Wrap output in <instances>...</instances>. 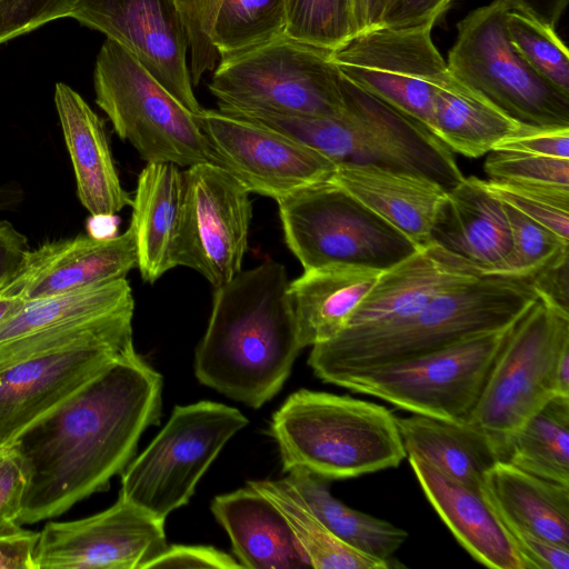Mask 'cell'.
Returning <instances> with one entry per match:
<instances>
[{
	"mask_svg": "<svg viewBox=\"0 0 569 569\" xmlns=\"http://www.w3.org/2000/svg\"><path fill=\"white\" fill-rule=\"evenodd\" d=\"M80 0H0V44L43 24L70 18Z\"/></svg>",
	"mask_w": 569,
	"mask_h": 569,
	"instance_id": "42",
	"label": "cell"
},
{
	"mask_svg": "<svg viewBox=\"0 0 569 569\" xmlns=\"http://www.w3.org/2000/svg\"><path fill=\"white\" fill-rule=\"evenodd\" d=\"M509 8L507 0H493L457 23L449 73L521 124L569 127V96L536 73L511 44Z\"/></svg>",
	"mask_w": 569,
	"mask_h": 569,
	"instance_id": "9",
	"label": "cell"
},
{
	"mask_svg": "<svg viewBox=\"0 0 569 569\" xmlns=\"http://www.w3.org/2000/svg\"><path fill=\"white\" fill-rule=\"evenodd\" d=\"M183 201V171L171 162L142 169L132 198L133 231L140 274L153 283L174 268L173 248Z\"/></svg>",
	"mask_w": 569,
	"mask_h": 569,
	"instance_id": "27",
	"label": "cell"
},
{
	"mask_svg": "<svg viewBox=\"0 0 569 569\" xmlns=\"http://www.w3.org/2000/svg\"><path fill=\"white\" fill-rule=\"evenodd\" d=\"M512 327L359 371L336 386L377 397L416 415L465 422Z\"/></svg>",
	"mask_w": 569,
	"mask_h": 569,
	"instance_id": "11",
	"label": "cell"
},
{
	"mask_svg": "<svg viewBox=\"0 0 569 569\" xmlns=\"http://www.w3.org/2000/svg\"><path fill=\"white\" fill-rule=\"evenodd\" d=\"M21 299L0 296V322L18 306Z\"/></svg>",
	"mask_w": 569,
	"mask_h": 569,
	"instance_id": "55",
	"label": "cell"
},
{
	"mask_svg": "<svg viewBox=\"0 0 569 569\" xmlns=\"http://www.w3.org/2000/svg\"><path fill=\"white\" fill-rule=\"evenodd\" d=\"M387 0H351L356 34L380 24Z\"/></svg>",
	"mask_w": 569,
	"mask_h": 569,
	"instance_id": "52",
	"label": "cell"
},
{
	"mask_svg": "<svg viewBox=\"0 0 569 569\" xmlns=\"http://www.w3.org/2000/svg\"><path fill=\"white\" fill-rule=\"evenodd\" d=\"M501 461L569 487V397L553 396L513 431Z\"/></svg>",
	"mask_w": 569,
	"mask_h": 569,
	"instance_id": "33",
	"label": "cell"
},
{
	"mask_svg": "<svg viewBox=\"0 0 569 569\" xmlns=\"http://www.w3.org/2000/svg\"><path fill=\"white\" fill-rule=\"evenodd\" d=\"M483 491L508 529L569 546V487L506 461L486 475Z\"/></svg>",
	"mask_w": 569,
	"mask_h": 569,
	"instance_id": "29",
	"label": "cell"
},
{
	"mask_svg": "<svg viewBox=\"0 0 569 569\" xmlns=\"http://www.w3.org/2000/svg\"><path fill=\"white\" fill-rule=\"evenodd\" d=\"M287 473L286 481L336 537L367 555L391 562L408 537L406 530L342 503L330 493L328 479L305 468H293Z\"/></svg>",
	"mask_w": 569,
	"mask_h": 569,
	"instance_id": "31",
	"label": "cell"
},
{
	"mask_svg": "<svg viewBox=\"0 0 569 569\" xmlns=\"http://www.w3.org/2000/svg\"><path fill=\"white\" fill-rule=\"evenodd\" d=\"M569 251L560 254L530 278L538 298L548 307L569 316Z\"/></svg>",
	"mask_w": 569,
	"mask_h": 569,
	"instance_id": "47",
	"label": "cell"
},
{
	"mask_svg": "<svg viewBox=\"0 0 569 569\" xmlns=\"http://www.w3.org/2000/svg\"><path fill=\"white\" fill-rule=\"evenodd\" d=\"M38 538L39 532L23 528L0 535V569H34Z\"/></svg>",
	"mask_w": 569,
	"mask_h": 569,
	"instance_id": "49",
	"label": "cell"
},
{
	"mask_svg": "<svg viewBox=\"0 0 569 569\" xmlns=\"http://www.w3.org/2000/svg\"><path fill=\"white\" fill-rule=\"evenodd\" d=\"M211 511L242 568L310 567L281 511L251 486L214 497Z\"/></svg>",
	"mask_w": 569,
	"mask_h": 569,
	"instance_id": "25",
	"label": "cell"
},
{
	"mask_svg": "<svg viewBox=\"0 0 569 569\" xmlns=\"http://www.w3.org/2000/svg\"><path fill=\"white\" fill-rule=\"evenodd\" d=\"M54 104L74 171L77 196L92 217L132 204L114 167L104 123L71 87L57 82Z\"/></svg>",
	"mask_w": 569,
	"mask_h": 569,
	"instance_id": "24",
	"label": "cell"
},
{
	"mask_svg": "<svg viewBox=\"0 0 569 569\" xmlns=\"http://www.w3.org/2000/svg\"><path fill=\"white\" fill-rule=\"evenodd\" d=\"M132 229L111 237L78 234L29 250L1 297L31 300L121 279L137 267Z\"/></svg>",
	"mask_w": 569,
	"mask_h": 569,
	"instance_id": "19",
	"label": "cell"
},
{
	"mask_svg": "<svg viewBox=\"0 0 569 569\" xmlns=\"http://www.w3.org/2000/svg\"><path fill=\"white\" fill-rule=\"evenodd\" d=\"M284 266L267 260L216 289L194 357L198 380L258 409L288 379L302 349Z\"/></svg>",
	"mask_w": 569,
	"mask_h": 569,
	"instance_id": "2",
	"label": "cell"
},
{
	"mask_svg": "<svg viewBox=\"0 0 569 569\" xmlns=\"http://www.w3.org/2000/svg\"><path fill=\"white\" fill-rule=\"evenodd\" d=\"M506 30L525 62L547 82L569 96V52L555 29L510 7L506 14Z\"/></svg>",
	"mask_w": 569,
	"mask_h": 569,
	"instance_id": "36",
	"label": "cell"
},
{
	"mask_svg": "<svg viewBox=\"0 0 569 569\" xmlns=\"http://www.w3.org/2000/svg\"><path fill=\"white\" fill-rule=\"evenodd\" d=\"M528 569H568L569 546L518 529H509Z\"/></svg>",
	"mask_w": 569,
	"mask_h": 569,
	"instance_id": "48",
	"label": "cell"
},
{
	"mask_svg": "<svg viewBox=\"0 0 569 569\" xmlns=\"http://www.w3.org/2000/svg\"><path fill=\"white\" fill-rule=\"evenodd\" d=\"M164 521L119 496L108 509L49 522L39 532L34 569H144L167 547Z\"/></svg>",
	"mask_w": 569,
	"mask_h": 569,
	"instance_id": "16",
	"label": "cell"
},
{
	"mask_svg": "<svg viewBox=\"0 0 569 569\" xmlns=\"http://www.w3.org/2000/svg\"><path fill=\"white\" fill-rule=\"evenodd\" d=\"M133 351L132 337H127L52 351L1 369L0 446Z\"/></svg>",
	"mask_w": 569,
	"mask_h": 569,
	"instance_id": "18",
	"label": "cell"
},
{
	"mask_svg": "<svg viewBox=\"0 0 569 569\" xmlns=\"http://www.w3.org/2000/svg\"><path fill=\"white\" fill-rule=\"evenodd\" d=\"M538 300L530 279L482 276L435 297L410 318L379 331L312 346L308 363L322 381L417 358L513 326Z\"/></svg>",
	"mask_w": 569,
	"mask_h": 569,
	"instance_id": "3",
	"label": "cell"
},
{
	"mask_svg": "<svg viewBox=\"0 0 569 569\" xmlns=\"http://www.w3.org/2000/svg\"><path fill=\"white\" fill-rule=\"evenodd\" d=\"M270 436L283 470L305 468L325 479H348L397 467L407 456L396 417L349 396L300 389L273 413Z\"/></svg>",
	"mask_w": 569,
	"mask_h": 569,
	"instance_id": "5",
	"label": "cell"
},
{
	"mask_svg": "<svg viewBox=\"0 0 569 569\" xmlns=\"http://www.w3.org/2000/svg\"><path fill=\"white\" fill-rule=\"evenodd\" d=\"M485 181L501 201L569 241V187L542 182Z\"/></svg>",
	"mask_w": 569,
	"mask_h": 569,
	"instance_id": "38",
	"label": "cell"
},
{
	"mask_svg": "<svg viewBox=\"0 0 569 569\" xmlns=\"http://www.w3.org/2000/svg\"><path fill=\"white\" fill-rule=\"evenodd\" d=\"M134 308L127 279L48 296L20 300L0 322V343L78 320Z\"/></svg>",
	"mask_w": 569,
	"mask_h": 569,
	"instance_id": "32",
	"label": "cell"
},
{
	"mask_svg": "<svg viewBox=\"0 0 569 569\" xmlns=\"http://www.w3.org/2000/svg\"><path fill=\"white\" fill-rule=\"evenodd\" d=\"M431 242L485 276H499L511 251L503 202L489 190L485 180L465 177L447 190L432 228Z\"/></svg>",
	"mask_w": 569,
	"mask_h": 569,
	"instance_id": "22",
	"label": "cell"
},
{
	"mask_svg": "<svg viewBox=\"0 0 569 569\" xmlns=\"http://www.w3.org/2000/svg\"><path fill=\"white\" fill-rule=\"evenodd\" d=\"M247 188L212 162L183 171V201L173 248L174 267L202 274L214 289L242 269L252 218Z\"/></svg>",
	"mask_w": 569,
	"mask_h": 569,
	"instance_id": "14",
	"label": "cell"
},
{
	"mask_svg": "<svg viewBox=\"0 0 569 569\" xmlns=\"http://www.w3.org/2000/svg\"><path fill=\"white\" fill-rule=\"evenodd\" d=\"M482 276L472 264L431 243L383 270L337 336L355 337L392 327L443 291Z\"/></svg>",
	"mask_w": 569,
	"mask_h": 569,
	"instance_id": "20",
	"label": "cell"
},
{
	"mask_svg": "<svg viewBox=\"0 0 569 569\" xmlns=\"http://www.w3.org/2000/svg\"><path fill=\"white\" fill-rule=\"evenodd\" d=\"M433 133L452 152L479 158L521 123L506 116L449 71L433 94Z\"/></svg>",
	"mask_w": 569,
	"mask_h": 569,
	"instance_id": "30",
	"label": "cell"
},
{
	"mask_svg": "<svg viewBox=\"0 0 569 569\" xmlns=\"http://www.w3.org/2000/svg\"><path fill=\"white\" fill-rule=\"evenodd\" d=\"M162 378L136 351L118 359L9 443L26 478L19 525L58 517L133 459L158 425Z\"/></svg>",
	"mask_w": 569,
	"mask_h": 569,
	"instance_id": "1",
	"label": "cell"
},
{
	"mask_svg": "<svg viewBox=\"0 0 569 569\" xmlns=\"http://www.w3.org/2000/svg\"><path fill=\"white\" fill-rule=\"evenodd\" d=\"M433 26H380L356 34L331 53L343 78L419 121L432 133L433 94L448 72L431 38Z\"/></svg>",
	"mask_w": 569,
	"mask_h": 569,
	"instance_id": "13",
	"label": "cell"
},
{
	"mask_svg": "<svg viewBox=\"0 0 569 569\" xmlns=\"http://www.w3.org/2000/svg\"><path fill=\"white\" fill-rule=\"evenodd\" d=\"M331 53L283 34L220 59L208 89L226 112L337 116L343 110V97Z\"/></svg>",
	"mask_w": 569,
	"mask_h": 569,
	"instance_id": "6",
	"label": "cell"
},
{
	"mask_svg": "<svg viewBox=\"0 0 569 569\" xmlns=\"http://www.w3.org/2000/svg\"><path fill=\"white\" fill-rule=\"evenodd\" d=\"M26 478L18 458L9 445L0 446V535L21 529L18 517Z\"/></svg>",
	"mask_w": 569,
	"mask_h": 569,
	"instance_id": "44",
	"label": "cell"
},
{
	"mask_svg": "<svg viewBox=\"0 0 569 569\" xmlns=\"http://www.w3.org/2000/svg\"><path fill=\"white\" fill-rule=\"evenodd\" d=\"M408 457L427 499L470 556L489 568L528 569L483 489L460 483L416 456Z\"/></svg>",
	"mask_w": 569,
	"mask_h": 569,
	"instance_id": "21",
	"label": "cell"
},
{
	"mask_svg": "<svg viewBox=\"0 0 569 569\" xmlns=\"http://www.w3.org/2000/svg\"><path fill=\"white\" fill-rule=\"evenodd\" d=\"M281 511L306 555L317 569H387L392 562L367 555L336 537L286 481H249Z\"/></svg>",
	"mask_w": 569,
	"mask_h": 569,
	"instance_id": "34",
	"label": "cell"
},
{
	"mask_svg": "<svg viewBox=\"0 0 569 569\" xmlns=\"http://www.w3.org/2000/svg\"><path fill=\"white\" fill-rule=\"evenodd\" d=\"M556 395L569 397V345L563 348L555 369Z\"/></svg>",
	"mask_w": 569,
	"mask_h": 569,
	"instance_id": "53",
	"label": "cell"
},
{
	"mask_svg": "<svg viewBox=\"0 0 569 569\" xmlns=\"http://www.w3.org/2000/svg\"><path fill=\"white\" fill-rule=\"evenodd\" d=\"M183 23L190 49V76L198 86L206 72L213 71L219 54L211 31L222 0H173Z\"/></svg>",
	"mask_w": 569,
	"mask_h": 569,
	"instance_id": "41",
	"label": "cell"
},
{
	"mask_svg": "<svg viewBox=\"0 0 569 569\" xmlns=\"http://www.w3.org/2000/svg\"><path fill=\"white\" fill-rule=\"evenodd\" d=\"M96 103L117 134L147 162H210L207 140L188 110L139 61L106 39L94 64Z\"/></svg>",
	"mask_w": 569,
	"mask_h": 569,
	"instance_id": "7",
	"label": "cell"
},
{
	"mask_svg": "<svg viewBox=\"0 0 569 569\" xmlns=\"http://www.w3.org/2000/svg\"><path fill=\"white\" fill-rule=\"evenodd\" d=\"M30 250L27 238L9 221H0V289L12 278Z\"/></svg>",
	"mask_w": 569,
	"mask_h": 569,
	"instance_id": "50",
	"label": "cell"
},
{
	"mask_svg": "<svg viewBox=\"0 0 569 569\" xmlns=\"http://www.w3.org/2000/svg\"><path fill=\"white\" fill-rule=\"evenodd\" d=\"M247 425L246 416L223 403L176 406L166 426L121 472L119 496L166 520L188 503L221 449Z\"/></svg>",
	"mask_w": 569,
	"mask_h": 569,
	"instance_id": "10",
	"label": "cell"
},
{
	"mask_svg": "<svg viewBox=\"0 0 569 569\" xmlns=\"http://www.w3.org/2000/svg\"><path fill=\"white\" fill-rule=\"evenodd\" d=\"M511 8L519 9L541 22L556 28L565 12L568 0H507Z\"/></svg>",
	"mask_w": 569,
	"mask_h": 569,
	"instance_id": "51",
	"label": "cell"
},
{
	"mask_svg": "<svg viewBox=\"0 0 569 569\" xmlns=\"http://www.w3.org/2000/svg\"><path fill=\"white\" fill-rule=\"evenodd\" d=\"M483 169L490 180L555 183L569 187V159L492 150Z\"/></svg>",
	"mask_w": 569,
	"mask_h": 569,
	"instance_id": "40",
	"label": "cell"
},
{
	"mask_svg": "<svg viewBox=\"0 0 569 569\" xmlns=\"http://www.w3.org/2000/svg\"><path fill=\"white\" fill-rule=\"evenodd\" d=\"M151 568L238 569L242 567L236 558L213 547L174 545L168 546L144 567V569Z\"/></svg>",
	"mask_w": 569,
	"mask_h": 569,
	"instance_id": "45",
	"label": "cell"
},
{
	"mask_svg": "<svg viewBox=\"0 0 569 569\" xmlns=\"http://www.w3.org/2000/svg\"><path fill=\"white\" fill-rule=\"evenodd\" d=\"M456 0H387L379 27L402 28L436 23Z\"/></svg>",
	"mask_w": 569,
	"mask_h": 569,
	"instance_id": "46",
	"label": "cell"
},
{
	"mask_svg": "<svg viewBox=\"0 0 569 569\" xmlns=\"http://www.w3.org/2000/svg\"><path fill=\"white\" fill-rule=\"evenodd\" d=\"M503 204L510 226L511 251L499 276L530 279L560 254L569 251V241L511 206Z\"/></svg>",
	"mask_w": 569,
	"mask_h": 569,
	"instance_id": "39",
	"label": "cell"
},
{
	"mask_svg": "<svg viewBox=\"0 0 569 569\" xmlns=\"http://www.w3.org/2000/svg\"><path fill=\"white\" fill-rule=\"evenodd\" d=\"M196 119L210 162L238 179L250 193L274 199L328 180L337 164L318 150L253 119L201 109Z\"/></svg>",
	"mask_w": 569,
	"mask_h": 569,
	"instance_id": "15",
	"label": "cell"
},
{
	"mask_svg": "<svg viewBox=\"0 0 569 569\" xmlns=\"http://www.w3.org/2000/svg\"><path fill=\"white\" fill-rule=\"evenodd\" d=\"M284 34L335 51L356 36L351 0H286Z\"/></svg>",
	"mask_w": 569,
	"mask_h": 569,
	"instance_id": "37",
	"label": "cell"
},
{
	"mask_svg": "<svg viewBox=\"0 0 569 569\" xmlns=\"http://www.w3.org/2000/svg\"><path fill=\"white\" fill-rule=\"evenodd\" d=\"M286 31V0H222L211 41L220 59L268 43Z\"/></svg>",
	"mask_w": 569,
	"mask_h": 569,
	"instance_id": "35",
	"label": "cell"
},
{
	"mask_svg": "<svg viewBox=\"0 0 569 569\" xmlns=\"http://www.w3.org/2000/svg\"><path fill=\"white\" fill-rule=\"evenodd\" d=\"M382 271L338 262L305 269L300 277L290 281L288 295L301 348L339 335Z\"/></svg>",
	"mask_w": 569,
	"mask_h": 569,
	"instance_id": "26",
	"label": "cell"
},
{
	"mask_svg": "<svg viewBox=\"0 0 569 569\" xmlns=\"http://www.w3.org/2000/svg\"><path fill=\"white\" fill-rule=\"evenodd\" d=\"M343 110L332 117L233 113L318 150L337 166L375 164L423 176L446 190L465 177L453 152L428 128L341 76Z\"/></svg>",
	"mask_w": 569,
	"mask_h": 569,
	"instance_id": "4",
	"label": "cell"
},
{
	"mask_svg": "<svg viewBox=\"0 0 569 569\" xmlns=\"http://www.w3.org/2000/svg\"><path fill=\"white\" fill-rule=\"evenodd\" d=\"M493 150L569 159V127L520 124L500 140Z\"/></svg>",
	"mask_w": 569,
	"mask_h": 569,
	"instance_id": "43",
	"label": "cell"
},
{
	"mask_svg": "<svg viewBox=\"0 0 569 569\" xmlns=\"http://www.w3.org/2000/svg\"><path fill=\"white\" fill-rule=\"evenodd\" d=\"M23 200V192L18 184L0 186V212L17 208Z\"/></svg>",
	"mask_w": 569,
	"mask_h": 569,
	"instance_id": "54",
	"label": "cell"
},
{
	"mask_svg": "<svg viewBox=\"0 0 569 569\" xmlns=\"http://www.w3.org/2000/svg\"><path fill=\"white\" fill-rule=\"evenodd\" d=\"M70 18L123 47L192 113L202 109L193 92L188 38L173 0H80Z\"/></svg>",
	"mask_w": 569,
	"mask_h": 569,
	"instance_id": "17",
	"label": "cell"
},
{
	"mask_svg": "<svg viewBox=\"0 0 569 569\" xmlns=\"http://www.w3.org/2000/svg\"><path fill=\"white\" fill-rule=\"evenodd\" d=\"M569 345V316L539 298L513 325L467 422L498 450L507 438L556 396L555 369Z\"/></svg>",
	"mask_w": 569,
	"mask_h": 569,
	"instance_id": "12",
	"label": "cell"
},
{
	"mask_svg": "<svg viewBox=\"0 0 569 569\" xmlns=\"http://www.w3.org/2000/svg\"><path fill=\"white\" fill-rule=\"evenodd\" d=\"M277 202L286 243L303 269L342 262L387 270L419 250L331 178Z\"/></svg>",
	"mask_w": 569,
	"mask_h": 569,
	"instance_id": "8",
	"label": "cell"
},
{
	"mask_svg": "<svg viewBox=\"0 0 569 569\" xmlns=\"http://www.w3.org/2000/svg\"><path fill=\"white\" fill-rule=\"evenodd\" d=\"M396 422L407 455L468 487L483 489L486 475L501 461L492 438L467 421L413 413Z\"/></svg>",
	"mask_w": 569,
	"mask_h": 569,
	"instance_id": "28",
	"label": "cell"
},
{
	"mask_svg": "<svg viewBox=\"0 0 569 569\" xmlns=\"http://www.w3.org/2000/svg\"><path fill=\"white\" fill-rule=\"evenodd\" d=\"M331 180L418 249L430 246L447 190L423 176L375 164H338Z\"/></svg>",
	"mask_w": 569,
	"mask_h": 569,
	"instance_id": "23",
	"label": "cell"
}]
</instances>
